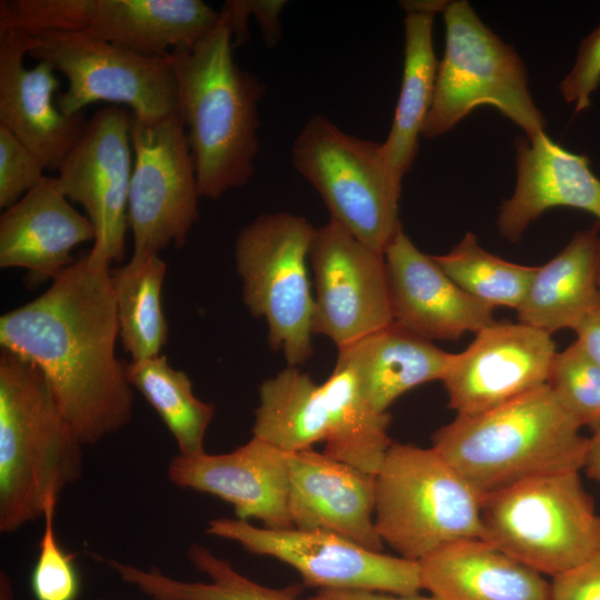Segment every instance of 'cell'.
<instances>
[{
  "label": "cell",
  "instance_id": "6da1fadb",
  "mask_svg": "<svg viewBox=\"0 0 600 600\" xmlns=\"http://www.w3.org/2000/svg\"><path fill=\"white\" fill-rule=\"evenodd\" d=\"M118 336L110 267L90 263L87 254L38 298L0 318L1 349L41 369L83 446L99 443L132 419L127 363L114 353Z\"/></svg>",
  "mask_w": 600,
  "mask_h": 600
},
{
  "label": "cell",
  "instance_id": "7a4b0ae2",
  "mask_svg": "<svg viewBox=\"0 0 600 600\" xmlns=\"http://www.w3.org/2000/svg\"><path fill=\"white\" fill-rule=\"evenodd\" d=\"M232 41L230 19L221 9L212 30L169 53L199 196L210 200L247 184L259 152V103L266 88L236 63Z\"/></svg>",
  "mask_w": 600,
  "mask_h": 600
},
{
  "label": "cell",
  "instance_id": "3957f363",
  "mask_svg": "<svg viewBox=\"0 0 600 600\" xmlns=\"http://www.w3.org/2000/svg\"><path fill=\"white\" fill-rule=\"evenodd\" d=\"M83 443L60 409L41 369L0 352V532L43 518L50 499L83 473Z\"/></svg>",
  "mask_w": 600,
  "mask_h": 600
},
{
  "label": "cell",
  "instance_id": "277c9868",
  "mask_svg": "<svg viewBox=\"0 0 600 600\" xmlns=\"http://www.w3.org/2000/svg\"><path fill=\"white\" fill-rule=\"evenodd\" d=\"M548 384L432 436L434 448L482 497L544 474L583 468L588 438Z\"/></svg>",
  "mask_w": 600,
  "mask_h": 600
},
{
  "label": "cell",
  "instance_id": "5b68a950",
  "mask_svg": "<svg viewBox=\"0 0 600 600\" xmlns=\"http://www.w3.org/2000/svg\"><path fill=\"white\" fill-rule=\"evenodd\" d=\"M374 481L376 529L399 557L482 538V496L434 448L392 442Z\"/></svg>",
  "mask_w": 600,
  "mask_h": 600
},
{
  "label": "cell",
  "instance_id": "8992f818",
  "mask_svg": "<svg viewBox=\"0 0 600 600\" xmlns=\"http://www.w3.org/2000/svg\"><path fill=\"white\" fill-rule=\"evenodd\" d=\"M482 538L551 578L600 548V512L579 471L534 477L482 497Z\"/></svg>",
  "mask_w": 600,
  "mask_h": 600
},
{
  "label": "cell",
  "instance_id": "52a82bcc",
  "mask_svg": "<svg viewBox=\"0 0 600 600\" xmlns=\"http://www.w3.org/2000/svg\"><path fill=\"white\" fill-rule=\"evenodd\" d=\"M441 13L446 47L422 137L434 139L451 131L481 106L496 108L527 137L546 131V118L532 99L526 66L514 48L466 0L446 1Z\"/></svg>",
  "mask_w": 600,
  "mask_h": 600
},
{
  "label": "cell",
  "instance_id": "ba28073f",
  "mask_svg": "<svg viewBox=\"0 0 600 600\" xmlns=\"http://www.w3.org/2000/svg\"><path fill=\"white\" fill-rule=\"evenodd\" d=\"M294 169L320 194L332 221L366 246L384 253L401 227V184L382 142L342 131L328 117L312 114L291 149Z\"/></svg>",
  "mask_w": 600,
  "mask_h": 600
},
{
  "label": "cell",
  "instance_id": "9c48e42d",
  "mask_svg": "<svg viewBox=\"0 0 600 600\" xmlns=\"http://www.w3.org/2000/svg\"><path fill=\"white\" fill-rule=\"evenodd\" d=\"M316 228L301 216L264 213L243 227L236 239L234 259L243 302L268 324V341L290 367L312 354L314 300L308 260Z\"/></svg>",
  "mask_w": 600,
  "mask_h": 600
},
{
  "label": "cell",
  "instance_id": "30bf717a",
  "mask_svg": "<svg viewBox=\"0 0 600 600\" xmlns=\"http://www.w3.org/2000/svg\"><path fill=\"white\" fill-rule=\"evenodd\" d=\"M28 56L49 62L68 82L58 109L74 116L96 102L126 104L154 124L179 114L174 69L167 56H148L78 31L28 33ZM170 53V52H169Z\"/></svg>",
  "mask_w": 600,
  "mask_h": 600
},
{
  "label": "cell",
  "instance_id": "8fae6325",
  "mask_svg": "<svg viewBox=\"0 0 600 600\" xmlns=\"http://www.w3.org/2000/svg\"><path fill=\"white\" fill-rule=\"evenodd\" d=\"M220 20L201 0H1L0 33L78 31L148 56L193 46Z\"/></svg>",
  "mask_w": 600,
  "mask_h": 600
},
{
  "label": "cell",
  "instance_id": "7c38bea8",
  "mask_svg": "<svg viewBox=\"0 0 600 600\" xmlns=\"http://www.w3.org/2000/svg\"><path fill=\"white\" fill-rule=\"evenodd\" d=\"M209 536L239 543L246 551L272 557L297 570L306 587L413 594L422 590L419 562L367 549L323 530L269 529L247 520L217 518Z\"/></svg>",
  "mask_w": 600,
  "mask_h": 600
},
{
  "label": "cell",
  "instance_id": "4fadbf2b",
  "mask_svg": "<svg viewBox=\"0 0 600 600\" xmlns=\"http://www.w3.org/2000/svg\"><path fill=\"white\" fill-rule=\"evenodd\" d=\"M133 169L128 198L131 258L182 248L199 219L197 173L180 114L154 124L131 120Z\"/></svg>",
  "mask_w": 600,
  "mask_h": 600
},
{
  "label": "cell",
  "instance_id": "5bb4252c",
  "mask_svg": "<svg viewBox=\"0 0 600 600\" xmlns=\"http://www.w3.org/2000/svg\"><path fill=\"white\" fill-rule=\"evenodd\" d=\"M132 112L106 106L58 169V183L69 201L80 204L96 231L90 263L110 267L126 253L128 198L133 169Z\"/></svg>",
  "mask_w": 600,
  "mask_h": 600
},
{
  "label": "cell",
  "instance_id": "9a60e30c",
  "mask_svg": "<svg viewBox=\"0 0 600 600\" xmlns=\"http://www.w3.org/2000/svg\"><path fill=\"white\" fill-rule=\"evenodd\" d=\"M309 261L316 288L313 334L340 350L392 323L384 253L329 220L316 228Z\"/></svg>",
  "mask_w": 600,
  "mask_h": 600
},
{
  "label": "cell",
  "instance_id": "2e32d148",
  "mask_svg": "<svg viewBox=\"0 0 600 600\" xmlns=\"http://www.w3.org/2000/svg\"><path fill=\"white\" fill-rule=\"evenodd\" d=\"M556 344L551 334L521 322L493 321L461 352L442 378L457 416H473L547 384Z\"/></svg>",
  "mask_w": 600,
  "mask_h": 600
},
{
  "label": "cell",
  "instance_id": "e0dca14e",
  "mask_svg": "<svg viewBox=\"0 0 600 600\" xmlns=\"http://www.w3.org/2000/svg\"><path fill=\"white\" fill-rule=\"evenodd\" d=\"M167 476L180 489L229 502L237 519H257L269 529L293 528L288 513V452L259 438L252 437L228 453H178L170 460Z\"/></svg>",
  "mask_w": 600,
  "mask_h": 600
},
{
  "label": "cell",
  "instance_id": "ac0fdd59",
  "mask_svg": "<svg viewBox=\"0 0 600 600\" xmlns=\"http://www.w3.org/2000/svg\"><path fill=\"white\" fill-rule=\"evenodd\" d=\"M392 322L432 340H457L491 324L493 309L461 290L402 226L384 250Z\"/></svg>",
  "mask_w": 600,
  "mask_h": 600
},
{
  "label": "cell",
  "instance_id": "d6986e66",
  "mask_svg": "<svg viewBox=\"0 0 600 600\" xmlns=\"http://www.w3.org/2000/svg\"><path fill=\"white\" fill-rule=\"evenodd\" d=\"M29 36L21 30L0 33V124L8 128L49 171L62 161L83 136L84 112L62 113L53 99L60 87L54 68L46 61L28 69Z\"/></svg>",
  "mask_w": 600,
  "mask_h": 600
},
{
  "label": "cell",
  "instance_id": "ffe728a7",
  "mask_svg": "<svg viewBox=\"0 0 600 600\" xmlns=\"http://www.w3.org/2000/svg\"><path fill=\"white\" fill-rule=\"evenodd\" d=\"M288 513L293 528L333 532L382 551L374 524V474L313 448L288 453Z\"/></svg>",
  "mask_w": 600,
  "mask_h": 600
},
{
  "label": "cell",
  "instance_id": "44dd1931",
  "mask_svg": "<svg viewBox=\"0 0 600 600\" xmlns=\"http://www.w3.org/2000/svg\"><path fill=\"white\" fill-rule=\"evenodd\" d=\"M94 239L88 217L70 204L57 177L46 176L1 213L0 267L26 269V283L36 288L74 262V247Z\"/></svg>",
  "mask_w": 600,
  "mask_h": 600
},
{
  "label": "cell",
  "instance_id": "7402d4cb",
  "mask_svg": "<svg viewBox=\"0 0 600 600\" xmlns=\"http://www.w3.org/2000/svg\"><path fill=\"white\" fill-rule=\"evenodd\" d=\"M516 187L500 207V234L517 242L547 210L564 207L594 216L600 223V179L590 160L564 149L546 131L516 139Z\"/></svg>",
  "mask_w": 600,
  "mask_h": 600
},
{
  "label": "cell",
  "instance_id": "603a6c76",
  "mask_svg": "<svg viewBox=\"0 0 600 600\" xmlns=\"http://www.w3.org/2000/svg\"><path fill=\"white\" fill-rule=\"evenodd\" d=\"M419 568L422 589L440 600H551L543 574L480 538L447 544Z\"/></svg>",
  "mask_w": 600,
  "mask_h": 600
},
{
  "label": "cell",
  "instance_id": "cb8c5ba5",
  "mask_svg": "<svg viewBox=\"0 0 600 600\" xmlns=\"http://www.w3.org/2000/svg\"><path fill=\"white\" fill-rule=\"evenodd\" d=\"M597 222L573 234L568 244L537 271L517 309L518 322L549 334L572 329L600 307V237Z\"/></svg>",
  "mask_w": 600,
  "mask_h": 600
},
{
  "label": "cell",
  "instance_id": "d4e9b609",
  "mask_svg": "<svg viewBox=\"0 0 600 600\" xmlns=\"http://www.w3.org/2000/svg\"><path fill=\"white\" fill-rule=\"evenodd\" d=\"M451 353L396 323L338 350L337 361L356 374L369 404L380 413L404 392L442 380Z\"/></svg>",
  "mask_w": 600,
  "mask_h": 600
},
{
  "label": "cell",
  "instance_id": "484cf974",
  "mask_svg": "<svg viewBox=\"0 0 600 600\" xmlns=\"http://www.w3.org/2000/svg\"><path fill=\"white\" fill-rule=\"evenodd\" d=\"M444 4L442 0L401 2L406 11L403 72L392 124L382 142L392 174L400 183L417 157L433 100L439 64L433 49V19Z\"/></svg>",
  "mask_w": 600,
  "mask_h": 600
},
{
  "label": "cell",
  "instance_id": "4316f807",
  "mask_svg": "<svg viewBox=\"0 0 600 600\" xmlns=\"http://www.w3.org/2000/svg\"><path fill=\"white\" fill-rule=\"evenodd\" d=\"M328 413L324 453L366 473L376 474L392 444L389 413L376 411L366 400L353 371L337 361L320 384Z\"/></svg>",
  "mask_w": 600,
  "mask_h": 600
},
{
  "label": "cell",
  "instance_id": "83f0119b",
  "mask_svg": "<svg viewBox=\"0 0 600 600\" xmlns=\"http://www.w3.org/2000/svg\"><path fill=\"white\" fill-rule=\"evenodd\" d=\"M190 563L209 578V582H188L164 574L158 567L142 569L116 559L98 557L126 583L153 600H297L302 586L270 588L237 571L226 559L208 548L191 543L187 549Z\"/></svg>",
  "mask_w": 600,
  "mask_h": 600
},
{
  "label": "cell",
  "instance_id": "f1b7e54d",
  "mask_svg": "<svg viewBox=\"0 0 600 600\" xmlns=\"http://www.w3.org/2000/svg\"><path fill=\"white\" fill-rule=\"evenodd\" d=\"M328 431L320 384L298 367L288 366L260 384L252 437L293 453L324 442Z\"/></svg>",
  "mask_w": 600,
  "mask_h": 600
},
{
  "label": "cell",
  "instance_id": "f546056e",
  "mask_svg": "<svg viewBox=\"0 0 600 600\" xmlns=\"http://www.w3.org/2000/svg\"><path fill=\"white\" fill-rule=\"evenodd\" d=\"M166 270L159 256L131 258L127 264L110 269L119 337L131 361L159 356L167 342L168 324L161 306Z\"/></svg>",
  "mask_w": 600,
  "mask_h": 600
},
{
  "label": "cell",
  "instance_id": "4dcf8cb0",
  "mask_svg": "<svg viewBox=\"0 0 600 600\" xmlns=\"http://www.w3.org/2000/svg\"><path fill=\"white\" fill-rule=\"evenodd\" d=\"M127 380L156 410L167 426L179 454L192 457L206 452L207 429L214 407L199 400L186 372L172 368L164 354L127 363Z\"/></svg>",
  "mask_w": 600,
  "mask_h": 600
},
{
  "label": "cell",
  "instance_id": "1f68e13d",
  "mask_svg": "<svg viewBox=\"0 0 600 600\" xmlns=\"http://www.w3.org/2000/svg\"><path fill=\"white\" fill-rule=\"evenodd\" d=\"M432 257L461 290L492 309L517 310L537 271V267L513 263L486 251L471 232L448 253Z\"/></svg>",
  "mask_w": 600,
  "mask_h": 600
},
{
  "label": "cell",
  "instance_id": "d6a6232c",
  "mask_svg": "<svg viewBox=\"0 0 600 600\" xmlns=\"http://www.w3.org/2000/svg\"><path fill=\"white\" fill-rule=\"evenodd\" d=\"M547 384L582 427L600 426V367L576 341L556 353Z\"/></svg>",
  "mask_w": 600,
  "mask_h": 600
},
{
  "label": "cell",
  "instance_id": "836d02e7",
  "mask_svg": "<svg viewBox=\"0 0 600 600\" xmlns=\"http://www.w3.org/2000/svg\"><path fill=\"white\" fill-rule=\"evenodd\" d=\"M58 501L57 499L48 501L42 518L43 532L30 577V587L36 600H77L80 591L74 556L61 548L54 532Z\"/></svg>",
  "mask_w": 600,
  "mask_h": 600
},
{
  "label": "cell",
  "instance_id": "e575fe53",
  "mask_svg": "<svg viewBox=\"0 0 600 600\" xmlns=\"http://www.w3.org/2000/svg\"><path fill=\"white\" fill-rule=\"evenodd\" d=\"M46 169L37 157L0 124V208L8 209L40 183Z\"/></svg>",
  "mask_w": 600,
  "mask_h": 600
},
{
  "label": "cell",
  "instance_id": "d590c367",
  "mask_svg": "<svg viewBox=\"0 0 600 600\" xmlns=\"http://www.w3.org/2000/svg\"><path fill=\"white\" fill-rule=\"evenodd\" d=\"M600 86V21L581 41L570 71L559 83L563 100L572 104L574 113L587 110L591 96Z\"/></svg>",
  "mask_w": 600,
  "mask_h": 600
},
{
  "label": "cell",
  "instance_id": "8d00e7d4",
  "mask_svg": "<svg viewBox=\"0 0 600 600\" xmlns=\"http://www.w3.org/2000/svg\"><path fill=\"white\" fill-rule=\"evenodd\" d=\"M286 1L267 0H229L222 10L228 14L233 31V49L243 44L248 38V19L253 17L258 22L264 43L273 47L281 38L280 14Z\"/></svg>",
  "mask_w": 600,
  "mask_h": 600
},
{
  "label": "cell",
  "instance_id": "74e56055",
  "mask_svg": "<svg viewBox=\"0 0 600 600\" xmlns=\"http://www.w3.org/2000/svg\"><path fill=\"white\" fill-rule=\"evenodd\" d=\"M551 600H600V548L578 566L552 577Z\"/></svg>",
  "mask_w": 600,
  "mask_h": 600
},
{
  "label": "cell",
  "instance_id": "f35d334b",
  "mask_svg": "<svg viewBox=\"0 0 600 600\" xmlns=\"http://www.w3.org/2000/svg\"><path fill=\"white\" fill-rule=\"evenodd\" d=\"M308 600H440L436 596L394 594L366 590H318Z\"/></svg>",
  "mask_w": 600,
  "mask_h": 600
},
{
  "label": "cell",
  "instance_id": "ab89813d",
  "mask_svg": "<svg viewBox=\"0 0 600 600\" xmlns=\"http://www.w3.org/2000/svg\"><path fill=\"white\" fill-rule=\"evenodd\" d=\"M573 331L577 344L600 367V307L586 316Z\"/></svg>",
  "mask_w": 600,
  "mask_h": 600
},
{
  "label": "cell",
  "instance_id": "60d3db41",
  "mask_svg": "<svg viewBox=\"0 0 600 600\" xmlns=\"http://www.w3.org/2000/svg\"><path fill=\"white\" fill-rule=\"evenodd\" d=\"M583 468L588 476L600 484V426L588 438Z\"/></svg>",
  "mask_w": 600,
  "mask_h": 600
},
{
  "label": "cell",
  "instance_id": "b9f144b4",
  "mask_svg": "<svg viewBox=\"0 0 600 600\" xmlns=\"http://www.w3.org/2000/svg\"><path fill=\"white\" fill-rule=\"evenodd\" d=\"M0 600H17L13 583L3 569L0 570Z\"/></svg>",
  "mask_w": 600,
  "mask_h": 600
},
{
  "label": "cell",
  "instance_id": "7bdbcfd3",
  "mask_svg": "<svg viewBox=\"0 0 600 600\" xmlns=\"http://www.w3.org/2000/svg\"><path fill=\"white\" fill-rule=\"evenodd\" d=\"M599 291H600V259H599V276H598Z\"/></svg>",
  "mask_w": 600,
  "mask_h": 600
},
{
  "label": "cell",
  "instance_id": "ee69618b",
  "mask_svg": "<svg viewBox=\"0 0 600 600\" xmlns=\"http://www.w3.org/2000/svg\"><path fill=\"white\" fill-rule=\"evenodd\" d=\"M94 600H111V599H94Z\"/></svg>",
  "mask_w": 600,
  "mask_h": 600
}]
</instances>
